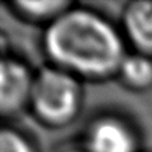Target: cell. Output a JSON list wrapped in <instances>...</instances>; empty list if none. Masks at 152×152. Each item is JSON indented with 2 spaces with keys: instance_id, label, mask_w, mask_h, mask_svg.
<instances>
[{
  "instance_id": "1",
  "label": "cell",
  "mask_w": 152,
  "mask_h": 152,
  "mask_svg": "<svg viewBox=\"0 0 152 152\" xmlns=\"http://www.w3.org/2000/svg\"><path fill=\"white\" fill-rule=\"evenodd\" d=\"M41 48L49 65L82 82L115 79L128 54L117 24L100 11L76 4L44 27Z\"/></svg>"
},
{
  "instance_id": "2",
  "label": "cell",
  "mask_w": 152,
  "mask_h": 152,
  "mask_svg": "<svg viewBox=\"0 0 152 152\" xmlns=\"http://www.w3.org/2000/svg\"><path fill=\"white\" fill-rule=\"evenodd\" d=\"M83 103L79 77L49 64L35 72L28 110L41 125L54 130L69 127L80 115Z\"/></svg>"
},
{
  "instance_id": "3",
  "label": "cell",
  "mask_w": 152,
  "mask_h": 152,
  "mask_svg": "<svg viewBox=\"0 0 152 152\" xmlns=\"http://www.w3.org/2000/svg\"><path fill=\"white\" fill-rule=\"evenodd\" d=\"M80 147L82 152H140L141 134L127 115L104 111L83 127Z\"/></svg>"
},
{
  "instance_id": "4",
  "label": "cell",
  "mask_w": 152,
  "mask_h": 152,
  "mask_svg": "<svg viewBox=\"0 0 152 152\" xmlns=\"http://www.w3.org/2000/svg\"><path fill=\"white\" fill-rule=\"evenodd\" d=\"M35 72L20 56L3 54L0 79V111L3 117H14L28 109Z\"/></svg>"
},
{
  "instance_id": "5",
  "label": "cell",
  "mask_w": 152,
  "mask_h": 152,
  "mask_svg": "<svg viewBox=\"0 0 152 152\" xmlns=\"http://www.w3.org/2000/svg\"><path fill=\"white\" fill-rule=\"evenodd\" d=\"M121 33L135 52L152 56V1H130L121 11Z\"/></svg>"
},
{
  "instance_id": "6",
  "label": "cell",
  "mask_w": 152,
  "mask_h": 152,
  "mask_svg": "<svg viewBox=\"0 0 152 152\" xmlns=\"http://www.w3.org/2000/svg\"><path fill=\"white\" fill-rule=\"evenodd\" d=\"M115 79L131 92L142 93L152 89V56L128 52L118 68Z\"/></svg>"
},
{
  "instance_id": "7",
  "label": "cell",
  "mask_w": 152,
  "mask_h": 152,
  "mask_svg": "<svg viewBox=\"0 0 152 152\" xmlns=\"http://www.w3.org/2000/svg\"><path fill=\"white\" fill-rule=\"evenodd\" d=\"M73 4L75 3L66 0H44V1L16 0L9 3L13 13L17 14L21 20L33 24H42L44 27H47L59 16H62Z\"/></svg>"
},
{
  "instance_id": "8",
  "label": "cell",
  "mask_w": 152,
  "mask_h": 152,
  "mask_svg": "<svg viewBox=\"0 0 152 152\" xmlns=\"http://www.w3.org/2000/svg\"><path fill=\"white\" fill-rule=\"evenodd\" d=\"M0 152H39V149L28 132L4 124L0 131Z\"/></svg>"
}]
</instances>
